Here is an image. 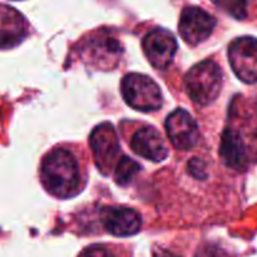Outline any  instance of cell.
<instances>
[{"mask_svg": "<svg viewBox=\"0 0 257 257\" xmlns=\"http://www.w3.org/2000/svg\"><path fill=\"white\" fill-rule=\"evenodd\" d=\"M40 178L48 192L59 198L73 197L79 191V168L72 152L54 150L44 158Z\"/></svg>", "mask_w": 257, "mask_h": 257, "instance_id": "cell-1", "label": "cell"}, {"mask_svg": "<svg viewBox=\"0 0 257 257\" xmlns=\"http://www.w3.org/2000/svg\"><path fill=\"white\" fill-rule=\"evenodd\" d=\"M222 82V70L213 60H205L196 64L185 79L188 95L200 105H208L215 102L221 92Z\"/></svg>", "mask_w": 257, "mask_h": 257, "instance_id": "cell-2", "label": "cell"}, {"mask_svg": "<svg viewBox=\"0 0 257 257\" xmlns=\"http://www.w3.org/2000/svg\"><path fill=\"white\" fill-rule=\"evenodd\" d=\"M122 95L130 107L141 112H153L162 107V92L157 83L140 73L125 75L120 84Z\"/></svg>", "mask_w": 257, "mask_h": 257, "instance_id": "cell-3", "label": "cell"}, {"mask_svg": "<svg viewBox=\"0 0 257 257\" xmlns=\"http://www.w3.org/2000/svg\"><path fill=\"white\" fill-rule=\"evenodd\" d=\"M227 55L233 73L241 82L257 83V38H236L228 45Z\"/></svg>", "mask_w": 257, "mask_h": 257, "instance_id": "cell-4", "label": "cell"}, {"mask_svg": "<svg viewBox=\"0 0 257 257\" xmlns=\"http://www.w3.org/2000/svg\"><path fill=\"white\" fill-rule=\"evenodd\" d=\"M216 27L215 18L198 7H188L181 14L178 30L186 43L197 45L212 34Z\"/></svg>", "mask_w": 257, "mask_h": 257, "instance_id": "cell-5", "label": "cell"}, {"mask_svg": "<svg viewBox=\"0 0 257 257\" xmlns=\"http://www.w3.org/2000/svg\"><path fill=\"white\" fill-rule=\"evenodd\" d=\"M143 52L156 69H166L172 63L177 52L175 35L166 29H153L145 37Z\"/></svg>", "mask_w": 257, "mask_h": 257, "instance_id": "cell-6", "label": "cell"}, {"mask_svg": "<svg viewBox=\"0 0 257 257\" xmlns=\"http://www.w3.org/2000/svg\"><path fill=\"white\" fill-rule=\"evenodd\" d=\"M90 147L94 155L95 163L103 173H108L115 162L119 153L117 133L110 123H103L93 131L90 136Z\"/></svg>", "mask_w": 257, "mask_h": 257, "instance_id": "cell-7", "label": "cell"}, {"mask_svg": "<svg viewBox=\"0 0 257 257\" xmlns=\"http://www.w3.org/2000/svg\"><path fill=\"white\" fill-rule=\"evenodd\" d=\"M166 131L173 147L188 151L197 145L198 125L192 115L185 109H177L166 119Z\"/></svg>", "mask_w": 257, "mask_h": 257, "instance_id": "cell-8", "label": "cell"}, {"mask_svg": "<svg viewBox=\"0 0 257 257\" xmlns=\"http://www.w3.org/2000/svg\"><path fill=\"white\" fill-rule=\"evenodd\" d=\"M122 53L119 42L108 35L92 38L88 40L83 50V57L89 64L103 69L113 68L118 63Z\"/></svg>", "mask_w": 257, "mask_h": 257, "instance_id": "cell-9", "label": "cell"}, {"mask_svg": "<svg viewBox=\"0 0 257 257\" xmlns=\"http://www.w3.org/2000/svg\"><path fill=\"white\" fill-rule=\"evenodd\" d=\"M131 148L136 155L152 162H162L168 156L162 136L153 127L137 131L131 140Z\"/></svg>", "mask_w": 257, "mask_h": 257, "instance_id": "cell-10", "label": "cell"}, {"mask_svg": "<svg viewBox=\"0 0 257 257\" xmlns=\"http://www.w3.org/2000/svg\"><path fill=\"white\" fill-rule=\"evenodd\" d=\"M28 33L25 18L14 8L0 4V48L19 44Z\"/></svg>", "mask_w": 257, "mask_h": 257, "instance_id": "cell-11", "label": "cell"}, {"mask_svg": "<svg viewBox=\"0 0 257 257\" xmlns=\"http://www.w3.org/2000/svg\"><path fill=\"white\" fill-rule=\"evenodd\" d=\"M103 223L105 230L113 236L127 237L136 235L140 231L142 220L140 213L132 208L110 207L104 211Z\"/></svg>", "mask_w": 257, "mask_h": 257, "instance_id": "cell-12", "label": "cell"}, {"mask_svg": "<svg viewBox=\"0 0 257 257\" xmlns=\"http://www.w3.org/2000/svg\"><path fill=\"white\" fill-rule=\"evenodd\" d=\"M220 155L228 168L243 171L248 165L247 147L242 136L233 128H226L221 137Z\"/></svg>", "mask_w": 257, "mask_h": 257, "instance_id": "cell-13", "label": "cell"}, {"mask_svg": "<svg viewBox=\"0 0 257 257\" xmlns=\"http://www.w3.org/2000/svg\"><path fill=\"white\" fill-rule=\"evenodd\" d=\"M138 171H140V165L137 162H135L132 158L122 156V158L118 161L117 166H115L114 178L117 183L125 186L137 175Z\"/></svg>", "mask_w": 257, "mask_h": 257, "instance_id": "cell-14", "label": "cell"}, {"mask_svg": "<svg viewBox=\"0 0 257 257\" xmlns=\"http://www.w3.org/2000/svg\"><path fill=\"white\" fill-rule=\"evenodd\" d=\"M217 7L237 20L247 17V0H215Z\"/></svg>", "mask_w": 257, "mask_h": 257, "instance_id": "cell-15", "label": "cell"}, {"mask_svg": "<svg viewBox=\"0 0 257 257\" xmlns=\"http://www.w3.org/2000/svg\"><path fill=\"white\" fill-rule=\"evenodd\" d=\"M79 257H127L108 245H92L80 252Z\"/></svg>", "mask_w": 257, "mask_h": 257, "instance_id": "cell-16", "label": "cell"}]
</instances>
